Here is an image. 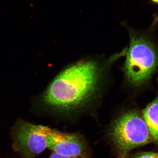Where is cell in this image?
Here are the masks:
<instances>
[{"label": "cell", "mask_w": 158, "mask_h": 158, "mask_svg": "<svg viewBox=\"0 0 158 158\" xmlns=\"http://www.w3.org/2000/svg\"><path fill=\"white\" fill-rule=\"evenodd\" d=\"M130 38L123 71L131 85L146 84L158 67V48L150 36L128 28Z\"/></svg>", "instance_id": "2"}, {"label": "cell", "mask_w": 158, "mask_h": 158, "mask_svg": "<svg viewBox=\"0 0 158 158\" xmlns=\"http://www.w3.org/2000/svg\"><path fill=\"white\" fill-rule=\"evenodd\" d=\"M152 2L158 4V0H151Z\"/></svg>", "instance_id": "10"}, {"label": "cell", "mask_w": 158, "mask_h": 158, "mask_svg": "<svg viewBox=\"0 0 158 158\" xmlns=\"http://www.w3.org/2000/svg\"><path fill=\"white\" fill-rule=\"evenodd\" d=\"M13 148L22 158H35L48 148L44 126L18 119L11 129Z\"/></svg>", "instance_id": "4"}, {"label": "cell", "mask_w": 158, "mask_h": 158, "mask_svg": "<svg viewBox=\"0 0 158 158\" xmlns=\"http://www.w3.org/2000/svg\"><path fill=\"white\" fill-rule=\"evenodd\" d=\"M158 23V12L157 14L155 15L154 19L153 21V25L156 24Z\"/></svg>", "instance_id": "9"}, {"label": "cell", "mask_w": 158, "mask_h": 158, "mask_svg": "<svg viewBox=\"0 0 158 158\" xmlns=\"http://www.w3.org/2000/svg\"><path fill=\"white\" fill-rule=\"evenodd\" d=\"M127 49L105 60L90 57L71 63L57 74L43 92L32 99L33 106L66 115L92 107L102 94L110 68L125 56Z\"/></svg>", "instance_id": "1"}, {"label": "cell", "mask_w": 158, "mask_h": 158, "mask_svg": "<svg viewBox=\"0 0 158 158\" xmlns=\"http://www.w3.org/2000/svg\"><path fill=\"white\" fill-rule=\"evenodd\" d=\"M48 158H74L67 156L57 154L56 153L53 152Z\"/></svg>", "instance_id": "8"}, {"label": "cell", "mask_w": 158, "mask_h": 158, "mask_svg": "<svg viewBox=\"0 0 158 158\" xmlns=\"http://www.w3.org/2000/svg\"><path fill=\"white\" fill-rule=\"evenodd\" d=\"M48 148L54 152L74 158H87L88 147L81 136L59 131L44 126Z\"/></svg>", "instance_id": "5"}, {"label": "cell", "mask_w": 158, "mask_h": 158, "mask_svg": "<svg viewBox=\"0 0 158 158\" xmlns=\"http://www.w3.org/2000/svg\"><path fill=\"white\" fill-rule=\"evenodd\" d=\"M109 134L116 151L122 156L153 141L143 116L133 110L117 117L111 125Z\"/></svg>", "instance_id": "3"}, {"label": "cell", "mask_w": 158, "mask_h": 158, "mask_svg": "<svg viewBox=\"0 0 158 158\" xmlns=\"http://www.w3.org/2000/svg\"><path fill=\"white\" fill-rule=\"evenodd\" d=\"M142 115L153 141L158 144V94L143 110Z\"/></svg>", "instance_id": "6"}, {"label": "cell", "mask_w": 158, "mask_h": 158, "mask_svg": "<svg viewBox=\"0 0 158 158\" xmlns=\"http://www.w3.org/2000/svg\"><path fill=\"white\" fill-rule=\"evenodd\" d=\"M132 158H158V152H146L138 154Z\"/></svg>", "instance_id": "7"}]
</instances>
